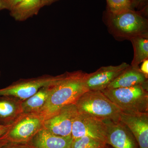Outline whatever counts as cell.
<instances>
[{
	"mask_svg": "<svg viewBox=\"0 0 148 148\" xmlns=\"http://www.w3.org/2000/svg\"><path fill=\"white\" fill-rule=\"evenodd\" d=\"M88 73L82 71L66 72L54 85L45 105L37 113L42 119H47L65 106L75 104L87 91L86 79Z\"/></svg>",
	"mask_w": 148,
	"mask_h": 148,
	"instance_id": "6da1fadb",
	"label": "cell"
},
{
	"mask_svg": "<svg viewBox=\"0 0 148 148\" xmlns=\"http://www.w3.org/2000/svg\"><path fill=\"white\" fill-rule=\"evenodd\" d=\"M75 105L79 113L103 120L120 121L121 111L101 91L87 90Z\"/></svg>",
	"mask_w": 148,
	"mask_h": 148,
	"instance_id": "277c9868",
	"label": "cell"
},
{
	"mask_svg": "<svg viewBox=\"0 0 148 148\" xmlns=\"http://www.w3.org/2000/svg\"><path fill=\"white\" fill-rule=\"evenodd\" d=\"M53 85L42 87L34 95L22 101L21 107L23 113H38L45 105Z\"/></svg>",
	"mask_w": 148,
	"mask_h": 148,
	"instance_id": "2e32d148",
	"label": "cell"
},
{
	"mask_svg": "<svg viewBox=\"0 0 148 148\" xmlns=\"http://www.w3.org/2000/svg\"><path fill=\"white\" fill-rule=\"evenodd\" d=\"M106 1L108 12L111 13H120L132 9V2L130 0H106Z\"/></svg>",
	"mask_w": 148,
	"mask_h": 148,
	"instance_id": "d6986e66",
	"label": "cell"
},
{
	"mask_svg": "<svg viewBox=\"0 0 148 148\" xmlns=\"http://www.w3.org/2000/svg\"><path fill=\"white\" fill-rule=\"evenodd\" d=\"M148 35L138 36L131 38V41L134 49V56L131 63L132 67H139L140 64L148 59Z\"/></svg>",
	"mask_w": 148,
	"mask_h": 148,
	"instance_id": "e0dca14e",
	"label": "cell"
},
{
	"mask_svg": "<svg viewBox=\"0 0 148 148\" xmlns=\"http://www.w3.org/2000/svg\"><path fill=\"white\" fill-rule=\"evenodd\" d=\"M130 66L123 62L118 66H103L88 75L86 85L88 90L102 91Z\"/></svg>",
	"mask_w": 148,
	"mask_h": 148,
	"instance_id": "30bf717a",
	"label": "cell"
},
{
	"mask_svg": "<svg viewBox=\"0 0 148 148\" xmlns=\"http://www.w3.org/2000/svg\"><path fill=\"white\" fill-rule=\"evenodd\" d=\"M101 91L123 113L134 115L148 113V84L106 88Z\"/></svg>",
	"mask_w": 148,
	"mask_h": 148,
	"instance_id": "7a4b0ae2",
	"label": "cell"
},
{
	"mask_svg": "<svg viewBox=\"0 0 148 148\" xmlns=\"http://www.w3.org/2000/svg\"><path fill=\"white\" fill-rule=\"evenodd\" d=\"M137 2L139 4L143 3L145 1H146V0H136Z\"/></svg>",
	"mask_w": 148,
	"mask_h": 148,
	"instance_id": "d4e9b609",
	"label": "cell"
},
{
	"mask_svg": "<svg viewBox=\"0 0 148 148\" xmlns=\"http://www.w3.org/2000/svg\"><path fill=\"white\" fill-rule=\"evenodd\" d=\"M107 144L94 139L82 136L73 139L71 148H105Z\"/></svg>",
	"mask_w": 148,
	"mask_h": 148,
	"instance_id": "ac0fdd59",
	"label": "cell"
},
{
	"mask_svg": "<svg viewBox=\"0 0 148 148\" xmlns=\"http://www.w3.org/2000/svg\"><path fill=\"white\" fill-rule=\"evenodd\" d=\"M1 71H0V77H1Z\"/></svg>",
	"mask_w": 148,
	"mask_h": 148,
	"instance_id": "4316f807",
	"label": "cell"
},
{
	"mask_svg": "<svg viewBox=\"0 0 148 148\" xmlns=\"http://www.w3.org/2000/svg\"><path fill=\"white\" fill-rule=\"evenodd\" d=\"M22 101L13 96H0V125H10L23 113Z\"/></svg>",
	"mask_w": 148,
	"mask_h": 148,
	"instance_id": "5bb4252c",
	"label": "cell"
},
{
	"mask_svg": "<svg viewBox=\"0 0 148 148\" xmlns=\"http://www.w3.org/2000/svg\"><path fill=\"white\" fill-rule=\"evenodd\" d=\"M23 0H0V11H10Z\"/></svg>",
	"mask_w": 148,
	"mask_h": 148,
	"instance_id": "ffe728a7",
	"label": "cell"
},
{
	"mask_svg": "<svg viewBox=\"0 0 148 148\" xmlns=\"http://www.w3.org/2000/svg\"><path fill=\"white\" fill-rule=\"evenodd\" d=\"M120 121L130 130L139 148H148V113L130 115L122 112Z\"/></svg>",
	"mask_w": 148,
	"mask_h": 148,
	"instance_id": "8fae6325",
	"label": "cell"
},
{
	"mask_svg": "<svg viewBox=\"0 0 148 148\" xmlns=\"http://www.w3.org/2000/svg\"><path fill=\"white\" fill-rule=\"evenodd\" d=\"M108 13L107 25L116 38L130 40L133 37L148 35L147 19L132 9L120 13Z\"/></svg>",
	"mask_w": 148,
	"mask_h": 148,
	"instance_id": "3957f363",
	"label": "cell"
},
{
	"mask_svg": "<svg viewBox=\"0 0 148 148\" xmlns=\"http://www.w3.org/2000/svg\"><path fill=\"white\" fill-rule=\"evenodd\" d=\"M148 78L139 67L130 65L117 77L109 84L107 89L129 87L138 85L148 84Z\"/></svg>",
	"mask_w": 148,
	"mask_h": 148,
	"instance_id": "4fadbf2b",
	"label": "cell"
},
{
	"mask_svg": "<svg viewBox=\"0 0 148 148\" xmlns=\"http://www.w3.org/2000/svg\"><path fill=\"white\" fill-rule=\"evenodd\" d=\"M42 8L41 0H23L10 14L15 21L21 22L37 15Z\"/></svg>",
	"mask_w": 148,
	"mask_h": 148,
	"instance_id": "9a60e30c",
	"label": "cell"
},
{
	"mask_svg": "<svg viewBox=\"0 0 148 148\" xmlns=\"http://www.w3.org/2000/svg\"><path fill=\"white\" fill-rule=\"evenodd\" d=\"M58 0H41V6L43 8L46 6H49L56 2Z\"/></svg>",
	"mask_w": 148,
	"mask_h": 148,
	"instance_id": "603a6c76",
	"label": "cell"
},
{
	"mask_svg": "<svg viewBox=\"0 0 148 148\" xmlns=\"http://www.w3.org/2000/svg\"><path fill=\"white\" fill-rule=\"evenodd\" d=\"M140 69L141 71L148 78V59L143 61L141 64Z\"/></svg>",
	"mask_w": 148,
	"mask_h": 148,
	"instance_id": "7402d4cb",
	"label": "cell"
},
{
	"mask_svg": "<svg viewBox=\"0 0 148 148\" xmlns=\"http://www.w3.org/2000/svg\"><path fill=\"white\" fill-rule=\"evenodd\" d=\"M64 75H45L36 77L19 79L7 87L0 89V96H13L24 101L34 95L42 88L56 84Z\"/></svg>",
	"mask_w": 148,
	"mask_h": 148,
	"instance_id": "8992f818",
	"label": "cell"
},
{
	"mask_svg": "<svg viewBox=\"0 0 148 148\" xmlns=\"http://www.w3.org/2000/svg\"><path fill=\"white\" fill-rule=\"evenodd\" d=\"M44 120L35 114L22 113L10 124L0 140L27 143L40 130L43 128Z\"/></svg>",
	"mask_w": 148,
	"mask_h": 148,
	"instance_id": "5b68a950",
	"label": "cell"
},
{
	"mask_svg": "<svg viewBox=\"0 0 148 148\" xmlns=\"http://www.w3.org/2000/svg\"><path fill=\"white\" fill-rule=\"evenodd\" d=\"M78 114L75 104L63 107L43 122V127L57 136H72V125Z\"/></svg>",
	"mask_w": 148,
	"mask_h": 148,
	"instance_id": "ba28073f",
	"label": "cell"
},
{
	"mask_svg": "<svg viewBox=\"0 0 148 148\" xmlns=\"http://www.w3.org/2000/svg\"><path fill=\"white\" fill-rule=\"evenodd\" d=\"M105 148H114L112 147L110 145H108V144H107L106 147H105Z\"/></svg>",
	"mask_w": 148,
	"mask_h": 148,
	"instance_id": "484cf974",
	"label": "cell"
},
{
	"mask_svg": "<svg viewBox=\"0 0 148 148\" xmlns=\"http://www.w3.org/2000/svg\"><path fill=\"white\" fill-rule=\"evenodd\" d=\"M10 124L6 125H0V138L8 130L10 127Z\"/></svg>",
	"mask_w": 148,
	"mask_h": 148,
	"instance_id": "cb8c5ba5",
	"label": "cell"
},
{
	"mask_svg": "<svg viewBox=\"0 0 148 148\" xmlns=\"http://www.w3.org/2000/svg\"><path fill=\"white\" fill-rule=\"evenodd\" d=\"M104 121L106 126V144L114 148H139L132 132L123 123Z\"/></svg>",
	"mask_w": 148,
	"mask_h": 148,
	"instance_id": "9c48e42d",
	"label": "cell"
},
{
	"mask_svg": "<svg viewBox=\"0 0 148 148\" xmlns=\"http://www.w3.org/2000/svg\"><path fill=\"white\" fill-rule=\"evenodd\" d=\"M71 135L73 139L88 136L106 143V123L103 120L78 113L73 122Z\"/></svg>",
	"mask_w": 148,
	"mask_h": 148,
	"instance_id": "52a82bcc",
	"label": "cell"
},
{
	"mask_svg": "<svg viewBox=\"0 0 148 148\" xmlns=\"http://www.w3.org/2000/svg\"><path fill=\"white\" fill-rule=\"evenodd\" d=\"M72 141V136H57L43 127L27 143L31 148H71Z\"/></svg>",
	"mask_w": 148,
	"mask_h": 148,
	"instance_id": "7c38bea8",
	"label": "cell"
},
{
	"mask_svg": "<svg viewBox=\"0 0 148 148\" xmlns=\"http://www.w3.org/2000/svg\"><path fill=\"white\" fill-rule=\"evenodd\" d=\"M0 148H31L27 143H17L0 140Z\"/></svg>",
	"mask_w": 148,
	"mask_h": 148,
	"instance_id": "44dd1931",
	"label": "cell"
}]
</instances>
